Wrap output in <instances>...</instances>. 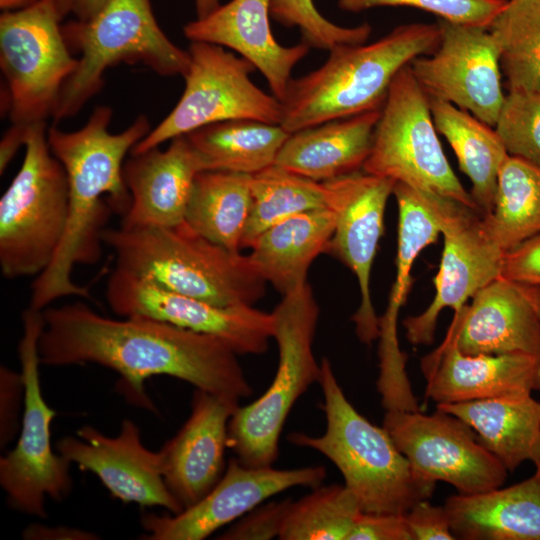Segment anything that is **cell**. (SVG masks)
<instances>
[{
  "instance_id": "1",
  "label": "cell",
  "mask_w": 540,
  "mask_h": 540,
  "mask_svg": "<svg viewBox=\"0 0 540 540\" xmlns=\"http://www.w3.org/2000/svg\"><path fill=\"white\" fill-rule=\"evenodd\" d=\"M42 315L41 364L113 369L121 376L122 393L141 407L154 410L144 381L158 375L238 401L253 393L238 354L216 336L142 316L104 317L82 302L48 307Z\"/></svg>"
},
{
  "instance_id": "2",
  "label": "cell",
  "mask_w": 540,
  "mask_h": 540,
  "mask_svg": "<svg viewBox=\"0 0 540 540\" xmlns=\"http://www.w3.org/2000/svg\"><path fill=\"white\" fill-rule=\"evenodd\" d=\"M112 109L96 106L86 124L72 132L52 126L48 143L63 165L69 186L68 219L59 247L31 285L30 308L42 311L65 296L90 299L87 287L72 280L76 265L102 257V233L112 212L123 217L131 196L123 176L125 157L150 131L145 115L120 133H111Z\"/></svg>"
},
{
  "instance_id": "3",
  "label": "cell",
  "mask_w": 540,
  "mask_h": 540,
  "mask_svg": "<svg viewBox=\"0 0 540 540\" xmlns=\"http://www.w3.org/2000/svg\"><path fill=\"white\" fill-rule=\"evenodd\" d=\"M439 41L437 23H410L372 43L330 50L320 67L291 79L280 101V125L293 133L381 109L396 74L415 58L433 53Z\"/></svg>"
},
{
  "instance_id": "4",
  "label": "cell",
  "mask_w": 540,
  "mask_h": 540,
  "mask_svg": "<svg viewBox=\"0 0 540 540\" xmlns=\"http://www.w3.org/2000/svg\"><path fill=\"white\" fill-rule=\"evenodd\" d=\"M319 384L326 429L321 436L294 432L288 441L318 451L342 474L362 512L405 514L429 500L436 483L419 476L384 427L372 424L346 398L327 358Z\"/></svg>"
},
{
  "instance_id": "5",
  "label": "cell",
  "mask_w": 540,
  "mask_h": 540,
  "mask_svg": "<svg viewBox=\"0 0 540 540\" xmlns=\"http://www.w3.org/2000/svg\"><path fill=\"white\" fill-rule=\"evenodd\" d=\"M104 245L116 267L160 286L218 306H253L265 279L248 255L230 251L195 232L185 221L173 227L106 228Z\"/></svg>"
},
{
  "instance_id": "6",
  "label": "cell",
  "mask_w": 540,
  "mask_h": 540,
  "mask_svg": "<svg viewBox=\"0 0 540 540\" xmlns=\"http://www.w3.org/2000/svg\"><path fill=\"white\" fill-rule=\"evenodd\" d=\"M70 50L80 57L63 85L52 117L61 121L77 114L104 84L109 68L125 63L148 67L160 76H184L190 56L159 26L150 0H108L87 21L62 25Z\"/></svg>"
},
{
  "instance_id": "7",
  "label": "cell",
  "mask_w": 540,
  "mask_h": 540,
  "mask_svg": "<svg viewBox=\"0 0 540 540\" xmlns=\"http://www.w3.org/2000/svg\"><path fill=\"white\" fill-rule=\"evenodd\" d=\"M271 313L279 353L276 374L265 393L239 406L228 424V447L242 465L251 468L274 464L291 409L321 377V363L313 353L320 309L310 284L282 296Z\"/></svg>"
},
{
  "instance_id": "8",
  "label": "cell",
  "mask_w": 540,
  "mask_h": 540,
  "mask_svg": "<svg viewBox=\"0 0 540 540\" xmlns=\"http://www.w3.org/2000/svg\"><path fill=\"white\" fill-rule=\"evenodd\" d=\"M47 131L46 122L28 126L22 165L0 199V267L7 279L42 273L66 228L68 179Z\"/></svg>"
},
{
  "instance_id": "9",
  "label": "cell",
  "mask_w": 540,
  "mask_h": 540,
  "mask_svg": "<svg viewBox=\"0 0 540 540\" xmlns=\"http://www.w3.org/2000/svg\"><path fill=\"white\" fill-rule=\"evenodd\" d=\"M437 132L429 97L408 64L389 87L362 170L477 210L470 193L452 170Z\"/></svg>"
},
{
  "instance_id": "10",
  "label": "cell",
  "mask_w": 540,
  "mask_h": 540,
  "mask_svg": "<svg viewBox=\"0 0 540 540\" xmlns=\"http://www.w3.org/2000/svg\"><path fill=\"white\" fill-rule=\"evenodd\" d=\"M52 0H38L0 15V68L5 112L12 124L52 117L61 89L76 69Z\"/></svg>"
},
{
  "instance_id": "11",
  "label": "cell",
  "mask_w": 540,
  "mask_h": 540,
  "mask_svg": "<svg viewBox=\"0 0 540 540\" xmlns=\"http://www.w3.org/2000/svg\"><path fill=\"white\" fill-rule=\"evenodd\" d=\"M185 88L172 111L140 140L130 154H139L203 126L228 120L280 124L282 104L251 79L252 63L224 47L191 42Z\"/></svg>"
},
{
  "instance_id": "12",
  "label": "cell",
  "mask_w": 540,
  "mask_h": 540,
  "mask_svg": "<svg viewBox=\"0 0 540 540\" xmlns=\"http://www.w3.org/2000/svg\"><path fill=\"white\" fill-rule=\"evenodd\" d=\"M22 322L18 353L25 387L23 415L16 446L0 458V484L12 508L46 518V496L62 501L70 494L72 463L54 453L51 445L50 426L56 412L42 395L39 375L42 311L29 307L22 313Z\"/></svg>"
},
{
  "instance_id": "13",
  "label": "cell",
  "mask_w": 540,
  "mask_h": 540,
  "mask_svg": "<svg viewBox=\"0 0 540 540\" xmlns=\"http://www.w3.org/2000/svg\"><path fill=\"white\" fill-rule=\"evenodd\" d=\"M382 426L426 480L449 483L465 495L499 488L506 481L508 471L479 443L476 432L448 412L388 410Z\"/></svg>"
},
{
  "instance_id": "14",
  "label": "cell",
  "mask_w": 540,
  "mask_h": 540,
  "mask_svg": "<svg viewBox=\"0 0 540 540\" xmlns=\"http://www.w3.org/2000/svg\"><path fill=\"white\" fill-rule=\"evenodd\" d=\"M426 192L441 226L444 247L432 302L422 313L403 321L412 345L433 343L441 311L446 307L461 309L479 289L500 277L505 254L488 234L477 210Z\"/></svg>"
},
{
  "instance_id": "15",
  "label": "cell",
  "mask_w": 540,
  "mask_h": 540,
  "mask_svg": "<svg viewBox=\"0 0 540 540\" xmlns=\"http://www.w3.org/2000/svg\"><path fill=\"white\" fill-rule=\"evenodd\" d=\"M106 299L118 316L147 317L216 336L238 355L263 354L273 338L272 313L253 306H218L118 267L108 278Z\"/></svg>"
},
{
  "instance_id": "16",
  "label": "cell",
  "mask_w": 540,
  "mask_h": 540,
  "mask_svg": "<svg viewBox=\"0 0 540 540\" xmlns=\"http://www.w3.org/2000/svg\"><path fill=\"white\" fill-rule=\"evenodd\" d=\"M435 51L415 58L413 75L429 98L449 102L494 127L505 94L496 43L487 27L439 19Z\"/></svg>"
},
{
  "instance_id": "17",
  "label": "cell",
  "mask_w": 540,
  "mask_h": 540,
  "mask_svg": "<svg viewBox=\"0 0 540 540\" xmlns=\"http://www.w3.org/2000/svg\"><path fill=\"white\" fill-rule=\"evenodd\" d=\"M323 183L327 207L335 219L326 253L346 265L357 279L361 300L351 320L359 340L370 345L379 337V318L370 292L371 270L396 181L359 170Z\"/></svg>"
},
{
  "instance_id": "18",
  "label": "cell",
  "mask_w": 540,
  "mask_h": 540,
  "mask_svg": "<svg viewBox=\"0 0 540 540\" xmlns=\"http://www.w3.org/2000/svg\"><path fill=\"white\" fill-rule=\"evenodd\" d=\"M323 466L251 468L231 458L218 483L196 504L178 514H145L146 540H202L237 520L268 498L297 486L315 488L326 477Z\"/></svg>"
},
{
  "instance_id": "19",
  "label": "cell",
  "mask_w": 540,
  "mask_h": 540,
  "mask_svg": "<svg viewBox=\"0 0 540 540\" xmlns=\"http://www.w3.org/2000/svg\"><path fill=\"white\" fill-rule=\"evenodd\" d=\"M77 435L79 439H59L57 453L81 470L97 475L115 498L142 506H160L172 514L183 510L164 482L159 453L143 445L133 421L125 419L116 437L105 436L89 425L81 427Z\"/></svg>"
},
{
  "instance_id": "20",
  "label": "cell",
  "mask_w": 540,
  "mask_h": 540,
  "mask_svg": "<svg viewBox=\"0 0 540 540\" xmlns=\"http://www.w3.org/2000/svg\"><path fill=\"white\" fill-rule=\"evenodd\" d=\"M239 402L196 389L190 416L158 451L164 482L183 510L201 500L223 476L228 424Z\"/></svg>"
},
{
  "instance_id": "21",
  "label": "cell",
  "mask_w": 540,
  "mask_h": 540,
  "mask_svg": "<svg viewBox=\"0 0 540 540\" xmlns=\"http://www.w3.org/2000/svg\"><path fill=\"white\" fill-rule=\"evenodd\" d=\"M425 396L440 403L527 396L540 391V359L523 353L466 355L447 330L420 362Z\"/></svg>"
},
{
  "instance_id": "22",
  "label": "cell",
  "mask_w": 540,
  "mask_h": 540,
  "mask_svg": "<svg viewBox=\"0 0 540 540\" xmlns=\"http://www.w3.org/2000/svg\"><path fill=\"white\" fill-rule=\"evenodd\" d=\"M270 18V0H231L207 16L188 22L183 33L190 42L227 47L248 60L281 101L293 78V68L310 47L304 42L281 45L272 33Z\"/></svg>"
},
{
  "instance_id": "23",
  "label": "cell",
  "mask_w": 540,
  "mask_h": 540,
  "mask_svg": "<svg viewBox=\"0 0 540 540\" xmlns=\"http://www.w3.org/2000/svg\"><path fill=\"white\" fill-rule=\"evenodd\" d=\"M201 171L186 135L173 138L165 150L155 147L130 154L123 176L131 205L120 226L173 227L184 222L194 180Z\"/></svg>"
},
{
  "instance_id": "24",
  "label": "cell",
  "mask_w": 540,
  "mask_h": 540,
  "mask_svg": "<svg viewBox=\"0 0 540 540\" xmlns=\"http://www.w3.org/2000/svg\"><path fill=\"white\" fill-rule=\"evenodd\" d=\"M454 311L448 328L466 355L523 353L540 359V318L519 286L491 281Z\"/></svg>"
},
{
  "instance_id": "25",
  "label": "cell",
  "mask_w": 540,
  "mask_h": 540,
  "mask_svg": "<svg viewBox=\"0 0 540 540\" xmlns=\"http://www.w3.org/2000/svg\"><path fill=\"white\" fill-rule=\"evenodd\" d=\"M451 531L461 540H540V465L520 483L445 500Z\"/></svg>"
},
{
  "instance_id": "26",
  "label": "cell",
  "mask_w": 540,
  "mask_h": 540,
  "mask_svg": "<svg viewBox=\"0 0 540 540\" xmlns=\"http://www.w3.org/2000/svg\"><path fill=\"white\" fill-rule=\"evenodd\" d=\"M380 112L373 110L290 133L275 164L318 182L362 170Z\"/></svg>"
},
{
  "instance_id": "27",
  "label": "cell",
  "mask_w": 540,
  "mask_h": 540,
  "mask_svg": "<svg viewBox=\"0 0 540 540\" xmlns=\"http://www.w3.org/2000/svg\"><path fill=\"white\" fill-rule=\"evenodd\" d=\"M334 221L329 207L292 216L261 233L248 256L267 283L282 296L290 294L308 283V270L326 253Z\"/></svg>"
},
{
  "instance_id": "28",
  "label": "cell",
  "mask_w": 540,
  "mask_h": 540,
  "mask_svg": "<svg viewBox=\"0 0 540 540\" xmlns=\"http://www.w3.org/2000/svg\"><path fill=\"white\" fill-rule=\"evenodd\" d=\"M436 408L466 422L508 472L525 461L540 465V402L532 395L440 403Z\"/></svg>"
},
{
  "instance_id": "29",
  "label": "cell",
  "mask_w": 540,
  "mask_h": 540,
  "mask_svg": "<svg viewBox=\"0 0 540 540\" xmlns=\"http://www.w3.org/2000/svg\"><path fill=\"white\" fill-rule=\"evenodd\" d=\"M435 127L455 152L471 181L470 195L482 216L491 214L499 170L509 156L494 127L455 105L429 98Z\"/></svg>"
},
{
  "instance_id": "30",
  "label": "cell",
  "mask_w": 540,
  "mask_h": 540,
  "mask_svg": "<svg viewBox=\"0 0 540 540\" xmlns=\"http://www.w3.org/2000/svg\"><path fill=\"white\" fill-rule=\"evenodd\" d=\"M280 124L256 120H228L186 135L203 171L252 175L273 164L288 138Z\"/></svg>"
},
{
  "instance_id": "31",
  "label": "cell",
  "mask_w": 540,
  "mask_h": 540,
  "mask_svg": "<svg viewBox=\"0 0 540 540\" xmlns=\"http://www.w3.org/2000/svg\"><path fill=\"white\" fill-rule=\"evenodd\" d=\"M251 175L228 171L197 174L185 222L198 234L240 252L251 208Z\"/></svg>"
},
{
  "instance_id": "32",
  "label": "cell",
  "mask_w": 540,
  "mask_h": 540,
  "mask_svg": "<svg viewBox=\"0 0 540 540\" xmlns=\"http://www.w3.org/2000/svg\"><path fill=\"white\" fill-rule=\"evenodd\" d=\"M483 224L504 253L540 234V167L508 156L497 182L495 204Z\"/></svg>"
},
{
  "instance_id": "33",
  "label": "cell",
  "mask_w": 540,
  "mask_h": 540,
  "mask_svg": "<svg viewBox=\"0 0 540 540\" xmlns=\"http://www.w3.org/2000/svg\"><path fill=\"white\" fill-rule=\"evenodd\" d=\"M487 29L508 92L540 91V0H507Z\"/></svg>"
},
{
  "instance_id": "34",
  "label": "cell",
  "mask_w": 540,
  "mask_h": 540,
  "mask_svg": "<svg viewBox=\"0 0 540 540\" xmlns=\"http://www.w3.org/2000/svg\"><path fill=\"white\" fill-rule=\"evenodd\" d=\"M251 208L241 249L250 248L271 226L292 216L327 207L326 188L318 182L273 164L251 175Z\"/></svg>"
},
{
  "instance_id": "35",
  "label": "cell",
  "mask_w": 540,
  "mask_h": 540,
  "mask_svg": "<svg viewBox=\"0 0 540 540\" xmlns=\"http://www.w3.org/2000/svg\"><path fill=\"white\" fill-rule=\"evenodd\" d=\"M361 512L345 485H320L292 501L278 539L347 540Z\"/></svg>"
},
{
  "instance_id": "36",
  "label": "cell",
  "mask_w": 540,
  "mask_h": 540,
  "mask_svg": "<svg viewBox=\"0 0 540 540\" xmlns=\"http://www.w3.org/2000/svg\"><path fill=\"white\" fill-rule=\"evenodd\" d=\"M271 18L287 28H298L310 48L332 50L342 45L365 43L372 27L337 25L320 14L313 0H270Z\"/></svg>"
},
{
  "instance_id": "37",
  "label": "cell",
  "mask_w": 540,
  "mask_h": 540,
  "mask_svg": "<svg viewBox=\"0 0 540 540\" xmlns=\"http://www.w3.org/2000/svg\"><path fill=\"white\" fill-rule=\"evenodd\" d=\"M494 129L510 156L540 167V91L508 92Z\"/></svg>"
},
{
  "instance_id": "38",
  "label": "cell",
  "mask_w": 540,
  "mask_h": 540,
  "mask_svg": "<svg viewBox=\"0 0 540 540\" xmlns=\"http://www.w3.org/2000/svg\"><path fill=\"white\" fill-rule=\"evenodd\" d=\"M507 0H338L346 12L359 13L376 7H413L453 23L488 27Z\"/></svg>"
},
{
  "instance_id": "39",
  "label": "cell",
  "mask_w": 540,
  "mask_h": 540,
  "mask_svg": "<svg viewBox=\"0 0 540 540\" xmlns=\"http://www.w3.org/2000/svg\"><path fill=\"white\" fill-rule=\"evenodd\" d=\"M291 499L260 504L221 534V540H270L279 538Z\"/></svg>"
},
{
  "instance_id": "40",
  "label": "cell",
  "mask_w": 540,
  "mask_h": 540,
  "mask_svg": "<svg viewBox=\"0 0 540 540\" xmlns=\"http://www.w3.org/2000/svg\"><path fill=\"white\" fill-rule=\"evenodd\" d=\"M25 387L21 373L0 368V446L8 445L21 429L20 411Z\"/></svg>"
},
{
  "instance_id": "41",
  "label": "cell",
  "mask_w": 540,
  "mask_h": 540,
  "mask_svg": "<svg viewBox=\"0 0 540 540\" xmlns=\"http://www.w3.org/2000/svg\"><path fill=\"white\" fill-rule=\"evenodd\" d=\"M501 277L517 284L540 286V234L504 254Z\"/></svg>"
},
{
  "instance_id": "42",
  "label": "cell",
  "mask_w": 540,
  "mask_h": 540,
  "mask_svg": "<svg viewBox=\"0 0 540 540\" xmlns=\"http://www.w3.org/2000/svg\"><path fill=\"white\" fill-rule=\"evenodd\" d=\"M413 540H454L448 513L443 506L422 500L405 513Z\"/></svg>"
},
{
  "instance_id": "43",
  "label": "cell",
  "mask_w": 540,
  "mask_h": 540,
  "mask_svg": "<svg viewBox=\"0 0 540 540\" xmlns=\"http://www.w3.org/2000/svg\"><path fill=\"white\" fill-rule=\"evenodd\" d=\"M347 540H413L405 514L361 512Z\"/></svg>"
},
{
  "instance_id": "44",
  "label": "cell",
  "mask_w": 540,
  "mask_h": 540,
  "mask_svg": "<svg viewBox=\"0 0 540 540\" xmlns=\"http://www.w3.org/2000/svg\"><path fill=\"white\" fill-rule=\"evenodd\" d=\"M22 537L27 540H94L99 537L91 532L70 527H49L42 524L27 526Z\"/></svg>"
},
{
  "instance_id": "45",
  "label": "cell",
  "mask_w": 540,
  "mask_h": 540,
  "mask_svg": "<svg viewBox=\"0 0 540 540\" xmlns=\"http://www.w3.org/2000/svg\"><path fill=\"white\" fill-rule=\"evenodd\" d=\"M29 125L12 124L0 143V173L2 174L21 146H25Z\"/></svg>"
},
{
  "instance_id": "46",
  "label": "cell",
  "mask_w": 540,
  "mask_h": 540,
  "mask_svg": "<svg viewBox=\"0 0 540 540\" xmlns=\"http://www.w3.org/2000/svg\"><path fill=\"white\" fill-rule=\"evenodd\" d=\"M108 0H76L73 13L76 20L87 21L93 18L106 4Z\"/></svg>"
},
{
  "instance_id": "47",
  "label": "cell",
  "mask_w": 540,
  "mask_h": 540,
  "mask_svg": "<svg viewBox=\"0 0 540 540\" xmlns=\"http://www.w3.org/2000/svg\"><path fill=\"white\" fill-rule=\"evenodd\" d=\"M517 284V283H516ZM540 318V286L517 284Z\"/></svg>"
},
{
  "instance_id": "48",
  "label": "cell",
  "mask_w": 540,
  "mask_h": 540,
  "mask_svg": "<svg viewBox=\"0 0 540 540\" xmlns=\"http://www.w3.org/2000/svg\"><path fill=\"white\" fill-rule=\"evenodd\" d=\"M196 18H203L221 5V0H194Z\"/></svg>"
},
{
  "instance_id": "49",
  "label": "cell",
  "mask_w": 540,
  "mask_h": 540,
  "mask_svg": "<svg viewBox=\"0 0 540 540\" xmlns=\"http://www.w3.org/2000/svg\"><path fill=\"white\" fill-rule=\"evenodd\" d=\"M38 0H0V8L2 11L17 10L27 7Z\"/></svg>"
},
{
  "instance_id": "50",
  "label": "cell",
  "mask_w": 540,
  "mask_h": 540,
  "mask_svg": "<svg viewBox=\"0 0 540 540\" xmlns=\"http://www.w3.org/2000/svg\"><path fill=\"white\" fill-rule=\"evenodd\" d=\"M59 15L64 19L69 13L73 11L76 0H52Z\"/></svg>"
}]
</instances>
